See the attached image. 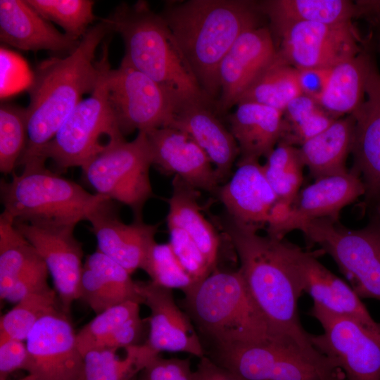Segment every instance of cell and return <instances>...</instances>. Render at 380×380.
<instances>
[{"label": "cell", "instance_id": "cell-1", "mask_svg": "<svg viewBox=\"0 0 380 380\" xmlns=\"http://www.w3.org/2000/svg\"><path fill=\"white\" fill-rule=\"evenodd\" d=\"M221 227L240 261L244 281L273 333L299 348L314 362L334 368L312 346L302 326L298 300L304 293L302 258L305 251L284 239L262 236L258 228L227 215Z\"/></svg>", "mask_w": 380, "mask_h": 380}, {"label": "cell", "instance_id": "cell-2", "mask_svg": "<svg viewBox=\"0 0 380 380\" xmlns=\"http://www.w3.org/2000/svg\"><path fill=\"white\" fill-rule=\"evenodd\" d=\"M260 3L247 0L167 1L166 22L204 92L219 98L220 63L237 38L260 27Z\"/></svg>", "mask_w": 380, "mask_h": 380}, {"label": "cell", "instance_id": "cell-3", "mask_svg": "<svg viewBox=\"0 0 380 380\" xmlns=\"http://www.w3.org/2000/svg\"><path fill=\"white\" fill-rule=\"evenodd\" d=\"M110 32L102 19L88 29L72 53L48 58L37 66L27 88V143L18 166L51 141L82 95L94 90L100 74L95 53Z\"/></svg>", "mask_w": 380, "mask_h": 380}, {"label": "cell", "instance_id": "cell-4", "mask_svg": "<svg viewBox=\"0 0 380 380\" xmlns=\"http://www.w3.org/2000/svg\"><path fill=\"white\" fill-rule=\"evenodd\" d=\"M120 34L123 57L131 66L160 84L178 108L190 103L215 106L202 89L160 13L145 1L122 3L103 19Z\"/></svg>", "mask_w": 380, "mask_h": 380}, {"label": "cell", "instance_id": "cell-5", "mask_svg": "<svg viewBox=\"0 0 380 380\" xmlns=\"http://www.w3.org/2000/svg\"><path fill=\"white\" fill-rule=\"evenodd\" d=\"M184 295L187 315L214 348L286 341L272 331L239 269H215Z\"/></svg>", "mask_w": 380, "mask_h": 380}, {"label": "cell", "instance_id": "cell-6", "mask_svg": "<svg viewBox=\"0 0 380 380\" xmlns=\"http://www.w3.org/2000/svg\"><path fill=\"white\" fill-rule=\"evenodd\" d=\"M13 172L10 182L1 179L5 214L13 222L45 227H75L106 196L91 194L78 184L53 172L45 161L33 159Z\"/></svg>", "mask_w": 380, "mask_h": 380}, {"label": "cell", "instance_id": "cell-7", "mask_svg": "<svg viewBox=\"0 0 380 380\" xmlns=\"http://www.w3.org/2000/svg\"><path fill=\"white\" fill-rule=\"evenodd\" d=\"M99 63V80L90 96L78 103L52 140L24 163L34 158L51 159L58 171L82 167L109 145L125 139L109 99L108 42L103 44Z\"/></svg>", "mask_w": 380, "mask_h": 380}, {"label": "cell", "instance_id": "cell-8", "mask_svg": "<svg viewBox=\"0 0 380 380\" xmlns=\"http://www.w3.org/2000/svg\"><path fill=\"white\" fill-rule=\"evenodd\" d=\"M151 148L144 132L131 141L113 142L82 167L96 194L127 205L134 220H141L144 205L153 195Z\"/></svg>", "mask_w": 380, "mask_h": 380}, {"label": "cell", "instance_id": "cell-9", "mask_svg": "<svg viewBox=\"0 0 380 380\" xmlns=\"http://www.w3.org/2000/svg\"><path fill=\"white\" fill-rule=\"evenodd\" d=\"M298 230L336 262L360 298L380 300V235L369 227L350 229L329 218L316 219Z\"/></svg>", "mask_w": 380, "mask_h": 380}, {"label": "cell", "instance_id": "cell-10", "mask_svg": "<svg viewBox=\"0 0 380 380\" xmlns=\"http://www.w3.org/2000/svg\"><path fill=\"white\" fill-rule=\"evenodd\" d=\"M210 358L237 380H346L286 341L215 347Z\"/></svg>", "mask_w": 380, "mask_h": 380}, {"label": "cell", "instance_id": "cell-11", "mask_svg": "<svg viewBox=\"0 0 380 380\" xmlns=\"http://www.w3.org/2000/svg\"><path fill=\"white\" fill-rule=\"evenodd\" d=\"M310 315L323 329L321 334H310L313 347L346 380H380L379 332L353 318L335 315L314 304Z\"/></svg>", "mask_w": 380, "mask_h": 380}, {"label": "cell", "instance_id": "cell-12", "mask_svg": "<svg viewBox=\"0 0 380 380\" xmlns=\"http://www.w3.org/2000/svg\"><path fill=\"white\" fill-rule=\"evenodd\" d=\"M110 102L123 136L170 126L178 108L167 92L149 77L122 60L108 70Z\"/></svg>", "mask_w": 380, "mask_h": 380}, {"label": "cell", "instance_id": "cell-13", "mask_svg": "<svg viewBox=\"0 0 380 380\" xmlns=\"http://www.w3.org/2000/svg\"><path fill=\"white\" fill-rule=\"evenodd\" d=\"M278 50L296 69L332 68L362 52L351 23H297L281 30Z\"/></svg>", "mask_w": 380, "mask_h": 380}, {"label": "cell", "instance_id": "cell-14", "mask_svg": "<svg viewBox=\"0 0 380 380\" xmlns=\"http://www.w3.org/2000/svg\"><path fill=\"white\" fill-rule=\"evenodd\" d=\"M68 315L61 310L45 315L26 340L25 371L35 380H78L83 357Z\"/></svg>", "mask_w": 380, "mask_h": 380}, {"label": "cell", "instance_id": "cell-15", "mask_svg": "<svg viewBox=\"0 0 380 380\" xmlns=\"http://www.w3.org/2000/svg\"><path fill=\"white\" fill-rule=\"evenodd\" d=\"M13 222L45 262L61 309L68 315L74 301L80 298L84 265L82 246L73 234L75 227H45Z\"/></svg>", "mask_w": 380, "mask_h": 380}, {"label": "cell", "instance_id": "cell-16", "mask_svg": "<svg viewBox=\"0 0 380 380\" xmlns=\"http://www.w3.org/2000/svg\"><path fill=\"white\" fill-rule=\"evenodd\" d=\"M365 194L360 176L353 170L317 179L300 191L288 212L267 228V234L284 239L289 232L313 220L337 221L341 210Z\"/></svg>", "mask_w": 380, "mask_h": 380}, {"label": "cell", "instance_id": "cell-17", "mask_svg": "<svg viewBox=\"0 0 380 380\" xmlns=\"http://www.w3.org/2000/svg\"><path fill=\"white\" fill-rule=\"evenodd\" d=\"M96 236L97 250L130 274L141 268L145 259L156 243L158 224L143 220L126 224L120 219L113 200L105 198L88 213L86 220Z\"/></svg>", "mask_w": 380, "mask_h": 380}, {"label": "cell", "instance_id": "cell-18", "mask_svg": "<svg viewBox=\"0 0 380 380\" xmlns=\"http://www.w3.org/2000/svg\"><path fill=\"white\" fill-rule=\"evenodd\" d=\"M143 303L150 309L149 333L143 343L152 357L163 351L182 352L199 358L205 350L194 324L177 306L172 289L151 282H137Z\"/></svg>", "mask_w": 380, "mask_h": 380}, {"label": "cell", "instance_id": "cell-19", "mask_svg": "<svg viewBox=\"0 0 380 380\" xmlns=\"http://www.w3.org/2000/svg\"><path fill=\"white\" fill-rule=\"evenodd\" d=\"M215 195L229 217L258 229L270 226L281 214L258 159L239 158L235 172Z\"/></svg>", "mask_w": 380, "mask_h": 380}, {"label": "cell", "instance_id": "cell-20", "mask_svg": "<svg viewBox=\"0 0 380 380\" xmlns=\"http://www.w3.org/2000/svg\"><path fill=\"white\" fill-rule=\"evenodd\" d=\"M277 53L272 34L265 27L250 29L237 38L219 68L220 93L215 106L217 114H224L236 105Z\"/></svg>", "mask_w": 380, "mask_h": 380}, {"label": "cell", "instance_id": "cell-21", "mask_svg": "<svg viewBox=\"0 0 380 380\" xmlns=\"http://www.w3.org/2000/svg\"><path fill=\"white\" fill-rule=\"evenodd\" d=\"M146 134L153 165L160 171L174 175L197 190L217 194L221 184L215 167L189 134L171 126Z\"/></svg>", "mask_w": 380, "mask_h": 380}, {"label": "cell", "instance_id": "cell-22", "mask_svg": "<svg viewBox=\"0 0 380 380\" xmlns=\"http://www.w3.org/2000/svg\"><path fill=\"white\" fill-rule=\"evenodd\" d=\"M351 115L355 120L351 170L360 176L367 201L376 202L380 200V73L374 63L365 99Z\"/></svg>", "mask_w": 380, "mask_h": 380}, {"label": "cell", "instance_id": "cell-23", "mask_svg": "<svg viewBox=\"0 0 380 380\" xmlns=\"http://www.w3.org/2000/svg\"><path fill=\"white\" fill-rule=\"evenodd\" d=\"M0 39L23 51L46 50L67 55L80 41L59 32L26 0L0 1Z\"/></svg>", "mask_w": 380, "mask_h": 380}, {"label": "cell", "instance_id": "cell-24", "mask_svg": "<svg viewBox=\"0 0 380 380\" xmlns=\"http://www.w3.org/2000/svg\"><path fill=\"white\" fill-rule=\"evenodd\" d=\"M213 106L203 103L182 106L177 108L170 126L186 132L201 147L213 165L222 185L229 179L239 149Z\"/></svg>", "mask_w": 380, "mask_h": 380}, {"label": "cell", "instance_id": "cell-25", "mask_svg": "<svg viewBox=\"0 0 380 380\" xmlns=\"http://www.w3.org/2000/svg\"><path fill=\"white\" fill-rule=\"evenodd\" d=\"M324 253L305 251L302 259L304 293L313 304L337 315L353 318L380 333V323L370 315L361 298L351 286L326 268L317 260Z\"/></svg>", "mask_w": 380, "mask_h": 380}, {"label": "cell", "instance_id": "cell-26", "mask_svg": "<svg viewBox=\"0 0 380 380\" xmlns=\"http://www.w3.org/2000/svg\"><path fill=\"white\" fill-rule=\"evenodd\" d=\"M80 295L96 315L127 301L143 303L137 282L132 279L131 274L98 250L84 263Z\"/></svg>", "mask_w": 380, "mask_h": 380}, {"label": "cell", "instance_id": "cell-27", "mask_svg": "<svg viewBox=\"0 0 380 380\" xmlns=\"http://www.w3.org/2000/svg\"><path fill=\"white\" fill-rule=\"evenodd\" d=\"M236 106L228 122L239 146V158L267 157L284 136L283 112L251 101H239Z\"/></svg>", "mask_w": 380, "mask_h": 380}, {"label": "cell", "instance_id": "cell-28", "mask_svg": "<svg viewBox=\"0 0 380 380\" xmlns=\"http://www.w3.org/2000/svg\"><path fill=\"white\" fill-rule=\"evenodd\" d=\"M354 127L353 116L348 115L300 146L303 163L315 179L348 172L346 161L351 153Z\"/></svg>", "mask_w": 380, "mask_h": 380}, {"label": "cell", "instance_id": "cell-29", "mask_svg": "<svg viewBox=\"0 0 380 380\" xmlns=\"http://www.w3.org/2000/svg\"><path fill=\"white\" fill-rule=\"evenodd\" d=\"M168 199V227L185 231L205 257L211 268L216 269L220 239L213 225L206 220L198 203V190L175 176Z\"/></svg>", "mask_w": 380, "mask_h": 380}, {"label": "cell", "instance_id": "cell-30", "mask_svg": "<svg viewBox=\"0 0 380 380\" xmlns=\"http://www.w3.org/2000/svg\"><path fill=\"white\" fill-rule=\"evenodd\" d=\"M276 32L297 23L328 25L351 23L359 6L347 0H269L260 3Z\"/></svg>", "mask_w": 380, "mask_h": 380}, {"label": "cell", "instance_id": "cell-31", "mask_svg": "<svg viewBox=\"0 0 380 380\" xmlns=\"http://www.w3.org/2000/svg\"><path fill=\"white\" fill-rule=\"evenodd\" d=\"M372 65L370 57L360 52L332 67L319 106L334 119L352 114L365 99Z\"/></svg>", "mask_w": 380, "mask_h": 380}, {"label": "cell", "instance_id": "cell-32", "mask_svg": "<svg viewBox=\"0 0 380 380\" xmlns=\"http://www.w3.org/2000/svg\"><path fill=\"white\" fill-rule=\"evenodd\" d=\"M302 94L298 70L279 53L240 97L284 112L289 103ZM237 104V103H236Z\"/></svg>", "mask_w": 380, "mask_h": 380}, {"label": "cell", "instance_id": "cell-33", "mask_svg": "<svg viewBox=\"0 0 380 380\" xmlns=\"http://www.w3.org/2000/svg\"><path fill=\"white\" fill-rule=\"evenodd\" d=\"M45 265L33 246L15 228L13 220L2 213L0 216L1 299L21 277Z\"/></svg>", "mask_w": 380, "mask_h": 380}, {"label": "cell", "instance_id": "cell-34", "mask_svg": "<svg viewBox=\"0 0 380 380\" xmlns=\"http://www.w3.org/2000/svg\"><path fill=\"white\" fill-rule=\"evenodd\" d=\"M266 158L262 165L264 174L277 196L281 213L280 220L291 208L300 192L305 166L299 148L282 141Z\"/></svg>", "mask_w": 380, "mask_h": 380}, {"label": "cell", "instance_id": "cell-35", "mask_svg": "<svg viewBox=\"0 0 380 380\" xmlns=\"http://www.w3.org/2000/svg\"><path fill=\"white\" fill-rule=\"evenodd\" d=\"M118 349L96 348L83 355V364L78 380H130L144 367L141 344L125 348L124 357Z\"/></svg>", "mask_w": 380, "mask_h": 380}, {"label": "cell", "instance_id": "cell-36", "mask_svg": "<svg viewBox=\"0 0 380 380\" xmlns=\"http://www.w3.org/2000/svg\"><path fill=\"white\" fill-rule=\"evenodd\" d=\"M58 298L56 291L49 286L20 300L1 317L0 341L9 338L25 341L41 318L61 310L58 308Z\"/></svg>", "mask_w": 380, "mask_h": 380}, {"label": "cell", "instance_id": "cell-37", "mask_svg": "<svg viewBox=\"0 0 380 380\" xmlns=\"http://www.w3.org/2000/svg\"><path fill=\"white\" fill-rule=\"evenodd\" d=\"M38 13L48 21L61 26L65 33L80 39L89 25L96 19L94 2L90 0H26Z\"/></svg>", "mask_w": 380, "mask_h": 380}, {"label": "cell", "instance_id": "cell-38", "mask_svg": "<svg viewBox=\"0 0 380 380\" xmlns=\"http://www.w3.org/2000/svg\"><path fill=\"white\" fill-rule=\"evenodd\" d=\"M27 143L26 108L2 103L0 108V171L12 174Z\"/></svg>", "mask_w": 380, "mask_h": 380}, {"label": "cell", "instance_id": "cell-39", "mask_svg": "<svg viewBox=\"0 0 380 380\" xmlns=\"http://www.w3.org/2000/svg\"><path fill=\"white\" fill-rule=\"evenodd\" d=\"M141 269L153 284L172 290L180 289L184 294L197 284L180 264L169 243L156 242Z\"/></svg>", "mask_w": 380, "mask_h": 380}, {"label": "cell", "instance_id": "cell-40", "mask_svg": "<svg viewBox=\"0 0 380 380\" xmlns=\"http://www.w3.org/2000/svg\"><path fill=\"white\" fill-rule=\"evenodd\" d=\"M139 306V303L127 301L97 314L76 334L77 344L82 357L88 350L100 347L106 339L127 322L140 316Z\"/></svg>", "mask_w": 380, "mask_h": 380}, {"label": "cell", "instance_id": "cell-41", "mask_svg": "<svg viewBox=\"0 0 380 380\" xmlns=\"http://www.w3.org/2000/svg\"><path fill=\"white\" fill-rule=\"evenodd\" d=\"M169 243L187 273L197 282L207 277L213 270L191 236L183 229L170 227Z\"/></svg>", "mask_w": 380, "mask_h": 380}, {"label": "cell", "instance_id": "cell-42", "mask_svg": "<svg viewBox=\"0 0 380 380\" xmlns=\"http://www.w3.org/2000/svg\"><path fill=\"white\" fill-rule=\"evenodd\" d=\"M137 380H194L189 358L151 359L137 374Z\"/></svg>", "mask_w": 380, "mask_h": 380}, {"label": "cell", "instance_id": "cell-43", "mask_svg": "<svg viewBox=\"0 0 380 380\" xmlns=\"http://www.w3.org/2000/svg\"><path fill=\"white\" fill-rule=\"evenodd\" d=\"M0 63L1 98L28 87L32 73L21 58L1 47Z\"/></svg>", "mask_w": 380, "mask_h": 380}, {"label": "cell", "instance_id": "cell-44", "mask_svg": "<svg viewBox=\"0 0 380 380\" xmlns=\"http://www.w3.org/2000/svg\"><path fill=\"white\" fill-rule=\"evenodd\" d=\"M28 362L26 343L14 338L0 341V380L18 369L25 370Z\"/></svg>", "mask_w": 380, "mask_h": 380}, {"label": "cell", "instance_id": "cell-45", "mask_svg": "<svg viewBox=\"0 0 380 380\" xmlns=\"http://www.w3.org/2000/svg\"><path fill=\"white\" fill-rule=\"evenodd\" d=\"M331 68L297 69L302 94L315 100L318 103L328 84Z\"/></svg>", "mask_w": 380, "mask_h": 380}, {"label": "cell", "instance_id": "cell-46", "mask_svg": "<svg viewBox=\"0 0 380 380\" xmlns=\"http://www.w3.org/2000/svg\"><path fill=\"white\" fill-rule=\"evenodd\" d=\"M194 376V380H237L230 372L205 355L200 358Z\"/></svg>", "mask_w": 380, "mask_h": 380}, {"label": "cell", "instance_id": "cell-47", "mask_svg": "<svg viewBox=\"0 0 380 380\" xmlns=\"http://www.w3.org/2000/svg\"><path fill=\"white\" fill-rule=\"evenodd\" d=\"M375 203L376 205L374 208L372 222L369 227L380 235V200Z\"/></svg>", "mask_w": 380, "mask_h": 380}, {"label": "cell", "instance_id": "cell-48", "mask_svg": "<svg viewBox=\"0 0 380 380\" xmlns=\"http://www.w3.org/2000/svg\"><path fill=\"white\" fill-rule=\"evenodd\" d=\"M363 9L380 12V1H369L362 2Z\"/></svg>", "mask_w": 380, "mask_h": 380}, {"label": "cell", "instance_id": "cell-49", "mask_svg": "<svg viewBox=\"0 0 380 380\" xmlns=\"http://www.w3.org/2000/svg\"><path fill=\"white\" fill-rule=\"evenodd\" d=\"M6 380H8V379H6ZM17 380H35L34 378L30 375V374H27V376H24L23 378H21V379H17Z\"/></svg>", "mask_w": 380, "mask_h": 380}, {"label": "cell", "instance_id": "cell-50", "mask_svg": "<svg viewBox=\"0 0 380 380\" xmlns=\"http://www.w3.org/2000/svg\"><path fill=\"white\" fill-rule=\"evenodd\" d=\"M130 380H137V376H135V377L132 378V379H130Z\"/></svg>", "mask_w": 380, "mask_h": 380}, {"label": "cell", "instance_id": "cell-51", "mask_svg": "<svg viewBox=\"0 0 380 380\" xmlns=\"http://www.w3.org/2000/svg\"><path fill=\"white\" fill-rule=\"evenodd\" d=\"M379 50H380V42H379Z\"/></svg>", "mask_w": 380, "mask_h": 380}]
</instances>
